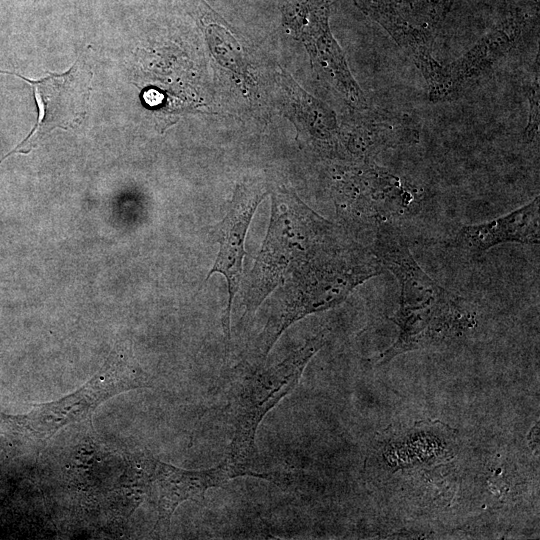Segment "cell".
I'll list each match as a JSON object with an SVG mask.
<instances>
[{"label":"cell","mask_w":540,"mask_h":540,"mask_svg":"<svg viewBox=\"0 0 540 540\" xmlns=\"http://www.w3.org/2000/svg\"><path fill=\"white\" fill-rule=\"evenodd\" d=\"M371 249L400 287L399 307L390 317L398 327V335L380 355V364L450 339L472 326L474 317L463 300L422 269L396 225L392 222L379 225L374 230Z\"/></svg>","instance_id":"1"},{"label":"cell","mask_w":540,"mask_h":540,"mask_svg":"<svg viewBox=\"0 0 540 540\" xmlns=\"http://www.w3.org/2000/svg\"><path fill=\"white\" fill-rule=\"evenodd\" d=\"M383 269L372 249L348 234L317 253L280 286L256 341L258 361L265 362L281 334L294 322L338 306L356 287L382 274Z\"/></svg>","instance_id":"2"},{"label":"cell","mask_w":540,"mask_h":540,"mask_svg":"<svg viewBox=\"0 0 540 540\" xmlns=\"http://www.w3.org/2000/svg\"><path fill=\"white\" fill-rule=\"evenodd\" d=\"M271 203L268 230L243 290L245 314L254 313L300 266L347 234L291 188L277 187Z\"/></svg>","instance_id":"3"},{"label":"cell","mask_w":540,"mask_h":540,"mask_svg":"<svg viewBox=\"0 0 540 540\" xmlns=\"http://www.w3.org/2000/svg\"><path fill=\"white\" fill-rule=\"evenodd\" d=\"M148 375L127 345H115L101 369L81 388L57 401L37 405L22 415L0 412V424L10 437L38 441L59 429L90 417L107 399L127 390L147 387Z\"/></svg>","instance_id":"4"},{"label":"cell","mask_w":540,"mask_h":540,"mask_svg":"<svg viewBox=\"0 0 540 540\" xmlns=\"http://www.w3.org/2000/svg\"><path fill=\"white\" fill-rule=\"evenodd\" d=\"M335 172L332 197L336 212L351 228L375 230L408 216L419 206L414 186L372 160L353 162Z\"/></svg>","instance_id":"5"},{"label":"cell","mask_w":540,"mask_h":540,"mask_svg":"<svg viewBox=\"0 0 540 540\" xmlns=\"http://www.w3.org/2000/svg\"><path fill=\"white\" fill-rule=\"evenodd\" d=\"M327 332L323 330L309 338L284 360L258 372L247 382L238 398L230 460L251 469L260 422L296 387L310 359L324 346Z\"/></svg>","instance_id":"6"},{"label":"cell","mask_w":540,"mask_h":540,"mask_svg":"<svg viewBox=\"0 0 540 540\" xmlns=\"http://www.w3.org/2000/svg\"><path fill=\"white\" fill-rule=\"evenodd\" d=\"M0 73L17 76L29 83L38 107L34 128L22 142L0 159V163L12 154L29 153L36 143L52 130H67L82 122L92 78L91 71L83 60L79 59L65 73L50 74L38 80L7 71Z\"/></svg>","instance_id":"7"},{"label":"cell","mask_w":540,"mask_h":540,"mask_svg":"<svg viewBox=\"0 0 540 540\" xmlns=\"http://www.w3.org/2000/svg\"><path fill=\"white\" fill-rule=\"evenodd\" d=\"M245 475H254V472L229 458L209 469L185 470L146 457L137 464L136 486L154 503L158 513L157 526L168 527L180 503L199 500L208 489Z\"/></svg>","instance_id":"8"},{"label":"cell","mask_w":540,"mask_h":540,"mask_svg":"<svg viewBox=\"0 0 540 540\" xmlns=\"http://www.w3.org/2000/svg\"><path fill=\"white\" fill-rule=\"evenodd\" d=\"M284 16L301 36L323 76L352 104L365 106L364 94L330 32L328 0H299L285 4Z\"/></svg>","instance_id":"9"},{"label":"cell","mask_w":540,"mask_h":540,"mask_svg":"<svg viewBox=\"0 0 540 540\" xmlns=\"http://www.w3.org/2000/svg\"><path fill=\"white\" fill-rule=\"evenodd\" d=\"M268 193V190L254 183H237L226 215L209 232L212 242L219 245V250L206 280L215 273L223 275L226 280L228 301L222 323L228 338L232 303L243 274L246 234L258 205Z\"/></svg>","instance_id":"10"},{"label":"cell","mask_w":540,"mask_h":540,"mask_svg":"<svg viewBox=\"0 0 540 540\" xmlns=\"http://www.w3.org/2000/svg\"><path fill=\"white\" fill-rule=\"evenodd\" d=\"M368 17L380 24L408 54L432 42L454 0H353Z\"/></svg>","instance_id":"11"},{"label":"cell","mask_w":540,"mask_h":540,"mask_svg":"<svg viewBox=\"0 0 540 540\" xmlns=\"http://www.w3.org/2000/svg\"><path fill=\"white\" fill-rule=\"evenodd\" d=\"M540 197L489 221L462 226L453 246L473 255H482L505 243L538 245L540 242Z\"/></svg>","instance_id":"12"},{"label":"cell","mask_w":540,"mask_h":540,"mask_svg":"<svg viewBox=\"0 0 540 540\" xmlns=\"http://www.w3.org/2000/svg\"><path fill=\"white\" fill-rule=\"evenodd\" d=\"M419 131L408 119L387 112L367 114L338 137V154L353 162L371 161L384 149L415 144Z\"/></svg>","instance_id":"13"},{"label":"cell","mask_w":540,"mask_h":540,"mask_svg":"<svg viewBox=\"0 0 540 540\" xmlns=\"http://www.w3.org/2000/svg\"><path fill=\"white\" fill-rule=\"evenodd\" d=\"M522 31V21L509 18L482 36L457 60L445 66L455 94L509 52L519 41Z\"/></svg>","instance_id":"14"},{"label":"cell","mask_w":540,"mask_h":540,"mask_svg":"<svg viewBox=\"0 0 540 540\" xmlns=\"http://www.w3.org/2000/svg\"><path fill=\"white\" fill-rule=\"evenodd\" d=\"M199 19L206 39L216 60L225 68L244 75V52L232 27L204 0H188Z\"/></svg>","instance_id":"15"},{"label":"cell","mask_w":540,"mask_h":540,"mask_svg":"<svg viewBox=\"0 0 540 540\" xmlns=\"http://www.w3.org/2000/svg\"><path fill=\"white\" fill-rule=\"evenodd\" d=\"M529 114L528 123L524 130V140L531 142L539 133L540 97L538 77L528 91Z\"/></svg>","instance_id":"16"},{"label":"cell","mask_w":540,"mask_h":540,"mask_svg":"<svg viewBox=\"0 0 540 540\" xmlns=\"http://www.w3.org/2000/svg\"><path fill=\"white\" fill-rule=\"evenodd\" d=\"M538 435V425H535L528 436V444L532 449L538 447Z\"/></svg>","instance_id":"17"}]
</instances>
